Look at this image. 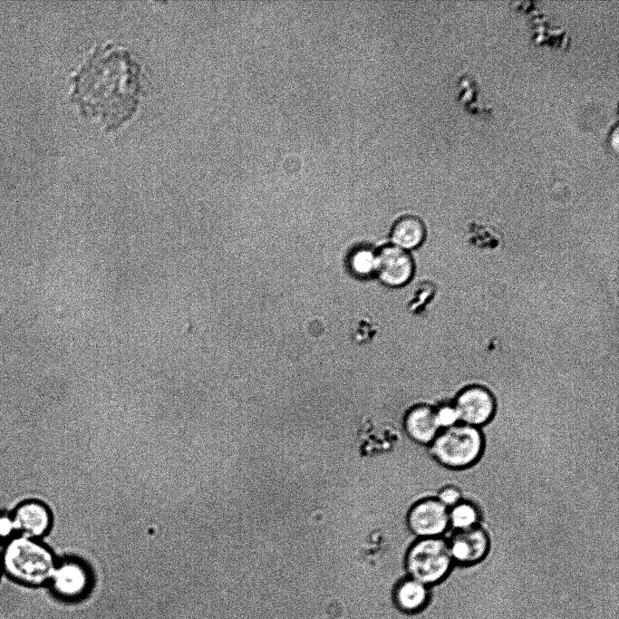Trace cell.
I'll return each mask as SVG.
<instances>
[{"label": "cell", "instance_id": "cell-1", "mask_svg": "<svg viewBox=\"0 0 619 619\" xmlns=\"http://www.w3.org/2000/svg\"><path fill=\"white\" fill-rule=\"evenodd\" d=\"M72 101L104 130L118 128L137 111L143 92L142 68L126 46L95 44L70 77Z\"/></svg>", "mask_w": 619, "mask_h": 619}, {"label": "cell", "instance_id": "cell-10", "mask_svg": "<svg viewBox=\"0 0 619 619\" xmlns=\"http://www.w3.org/2000/svg\"><path fill=\"white\" fill-rule=\"evenodd\" d=\"M377 256L376 275L383 285L400 287L411 281L414 274V263L407 251L393 245L385 246Z\"/></svg>", "mask_w": 619, "mask_h": 619}, {"label": "cell", "instance_id": "cell-9", "mask_svg": "<svg viewBox=\"0 0 619 619\" xmlns=\"http://www.w3.org/2000/svg\"><path fill=\"white\" fill-rule=\"evenodd\" d=\"M89 585L87 569L73 560L57 562L48 583L52 593L62 601L80 598L87 593Z\"/></svg>", "mask_w": 619, "mask_h": 619}, {"label": "cell", "instance_id": "cell-6", "mask_svg": "<svg viewBox=\"0 0 619 619\" xmlns=\"http://www.w3.org/2000/svg\"><path fill=\"white\" fill-rule=\"evenodd\" d=\"M461 423L483 428L494 417L497 404L494 395L484 386L472 384L463 388L453 400Z\"/></svg>", "mask_w": 619, "mask_h": 619}, {"label": "cell", "instance_id": "cell-3", "mask_svg": "<svg viewBox=\"0 0 619 619\" xmlns=\"http://www.w3.org/2000/svg\"><path fill=\"white\" fill-rule=\"evenodd\" d=\"M437 462L449 469H465L475 464L484 449L481 429L464 423L440 430L429 445Z\"/></svg>", "mask_w": 619, "mask_h": 619}, {"label": "cell", "instance_id": "cell-17", "mask_svg": "<svg viewBox=\"0 0 619 619\" xmlns=\"http://www.w3.org/2000/svg\"><path fill=\"white\" fill-rule=\"evenodd\" d=\"M435 498L446 508L450 509L463 499V495L459 488L449 485L441 488Z\"/></svg>", "mask_w": 619, "mask_h": 619}, {"label": "cell", "instance_id": "cell-14", "mask_svg": "<svg viewBox=\"0 0 619 619\" xmlns=\"http://www.w3.org/2000/svg\"><path fill=\"white\" fill-rule=\"evenodd\" d=\"M449 513L450 530L464 531L481 526V513L472 502L462 499L450 508Z\"/></svg>", "mask_w": 619, "mask_h": 619}, {"label": "cell", "instance_id": "cell-7", "mask_svg": "<svg viewBox=\"0 0 619 619\" xmlns=\"http://www.w3.org/2000/svg\"><path fill=\"white\" fill-rule=\"evenodd\" d=\"M448 511L435 498L422 499L410 509L408 527L417 538L442 537L450 528Z\"/></svg>", "mask_w": 619, "mask_h": 619}, {"label": "cell", "instance_id": "cell-12", "mask_svg": "<svg viewBox=\"0 0 619 619\" xmlns=\"http://www.w3.org/2000/svg\"><path fill=\"white\" fill-rule=\"evenodd\" d=\"M403 427L411 440L427 446L440 430L436 421L434 408L427 404L411 407L404 416Z\"/></svg>", "mask_w": 619, "mask_h": 619}, {"label": "cell", "instance_id": "cell-5", "mask_svg": "<svg viewBox=\"0 0 619 619\" xmlns=\"http://www.w3.org/2000/svg\"><path fill=\"white\" fill-rule=\"evenodd\" d=\"M454 566H473L483 562L490 551V540L481 526L464 530H448L443 536Z\"/></svg>", "mask_w": 619, "mask_h": 619}, {"label": "cell", "instance_id": "cell-4", "mask_svg": "<svg viewBox=\"0 0 619 619\" xmlns=\"http://www.w3.org/2000/svg\"><path fill=\"white\" fill-rule=\"evenodd\" d=\"M403 566L407 575L433 588L449 577L454 563L442 536L416 539L406 552Z\"/></svg>", "mask_w": 619, "mask_h": 619}, {"label": "cell", "instance_id": "cell-18", "mask_svg": "<svg viewBox=\"0 0 619 619\" xmlns=\"http://www.w3.org/2000/svg\"><path fill=\"white\" fill-rule=\"evenodd\" d=\"M11 513L6 510L0 511V548L6 541L17 535Z\"/></svg>", "mask_w": 619, "mask_h": 619}, {"label": "cell", "instance_id": "cell-11", "mask_svg": "<svg viewBox=\"0 0 619 619\" xmlns=\"http://www.w3.org/2000/svg\"><path fill=\"white\" fill-rule=\"evenodd\" d=\"M392 598L398 611L414 615L424 611L430 604L431 587L403 575L394 583Z\"/></svg>", "mask_w": 619, "mask_h": 619}, {"label": "cell", "instance_id": "cell-8", "mask_svg": "<svg viewBox=\"0 0 619 619\" xmlns=\"http://www.w3.org/2000/svg\"><path fill=\"white\" fill-rule=\"evenodd\" d=\"M16 533L42 540L53 526V512L39 499H26L19 503L11 513Z\"/></svg>", "mask_w": 619, "mask_h": 619}, {"label": "cell", "instance_id": "cell-19", "mask_svg": "<svg viewBox=\"0 0 619 619\" xmlns=\"http://www.w3.org/2000/svg\"><path fill=\"white\" fill-rule=\"evenodd\" d=\"M1 574H2V568H1V564H0V575H1Z\"/></svg>", "mask_w": 619, "mask_h": 619}, {"label": "cell", "instance_id": "cell-2", "mask_svg": "<svg viewBox=\"0 0 619 619\" xmlns=\"http://www.w3.org/2000/svg\"><path fill=\"white\" fill-rule=\"evenodd\" d=\"M57 562L56 556L43 540L18 534L0 549L2 572L25 585H48Z\"/></svg>", "mask_w": 619, "mask_h": 619}, {"label": "cell", "instance_id": "cell-13", "mask_svg": "<svg viewBox=\"0 0 619 619\" xmlns=\"http://www.w3.org/2000/svg\"><path fill=\"white\" fill-rule=\"evenodd\" d=\"M423 222L415 216L407 215L398 218L391 231L393 246L405 251L420 247L425 238Z\"/></svg>", "mask_w": 619, "mask_h": 619}, {"label": "cell", "instance_id": "cell-15", "mask_svg": "<svg viewBox=\"0 0 619 619\" xmlns=\"http://www.w3.org/2000/svg\"><path fill=\"white\" fill-rule=\"evenodd\" d=\"M350 272L360 278L371 277L377 273L378 256L370 247L354 248L347 259Z\"/></svg>", "mask_w": 619, "mask_h": 619}, {"label": "cell", "instance_id": "cell-16", "mask_svg": "<svg viewBox=\"0 0 619 619\" xmlns=\"http://www.w3.org/2000/svg\"><path fill=\"white\" fill-rule=\"evenodd\" d=\"M435 418L440 430L450 428L460 422L453 401L443 402L434 408Z\"/></svg>", "mask_w": 619, "mask_h": 619}]
</instances>
